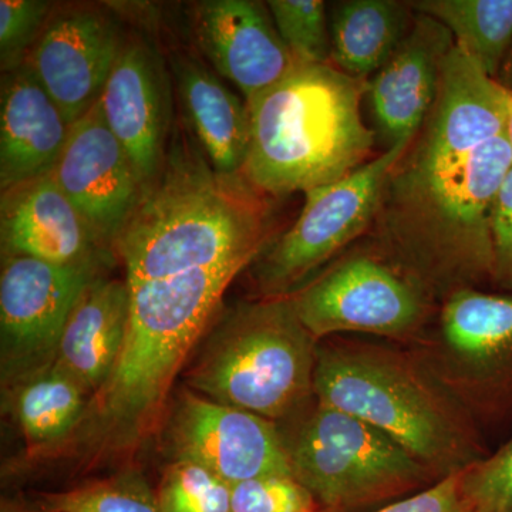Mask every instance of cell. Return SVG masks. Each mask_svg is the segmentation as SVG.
<instances>
[{
  "mask_svg": "<svg viewBox=\"0 0 512 512\" xmlns=\"http://www.w3.org/2000/svg\"><path fill=\"white\" fill-rule=\"evenodd\" d=\"M511 168L505 136L450 170L394 167L376 212L379 237L397 269L426 295L448 296L493 278L491 225Z\"/></svg>",
  "mask_w": 512,
  "mask_h": 512,
  "instance_id": "cell-1",
  "label": "cell"
},
{
  "mask_svg": "<svg viewBox=\"0 0 512 512\" xmlns=\"http://www.w3.org/2000/svg\"><path fill=\"white\" fill-rule=\"evenodd\" d=\"M251 262L163 281L127 282L130 323L106 383L90 397L76 439L92 451H121L153 431L175 377L187 366L231 282Z\"/></svg>",
  "mask_w": 512,
  "mask_h": 512,
  "instance_id": "cell-2",
  "label": "cell"
},
{
  "mask_svg": "<svg viewBox=\"0 0 512 512\" xmlns=\"http://www.w3.org/2000/svg\"><path fill=\"white\" fill-rule=\"evenodd\" d=\"M265 197L242 175L217 173L201 158L174 161L144 192L114 245L127 282L254 264L268 247Z\"/></svg>",
  "mask_w": 512,
  "mask_h": 512,
  "instance_id": "cell-3",
  "label": "cell"
},
{
  "mask_svg": "<svg viewBox=\"0 0 512 512\" xmlns=\"http://www.w3.org/2000/svg\"><path fill=\"white\" fill-rule=\"evenodd\" d=\"M367 83L330 63H296L245 101L251 138L242 177L278 197L335 183L365 165L375 146L360 110Z\"/></svg>",
  "mask_w": 512,
  "mask_h": 512,
  "instance_id": "cell-4",
  "label": "cell"
},
{
  "mask_svg": "<svg viewBox=\"0 0 512 512\" xmlns=\"http://www.w3.org/2000/svg\"><path fill=\"white\" fill-rule=\"evenodd\" d=\"M202 338L184 367L192 392L272 421L301 412L313 396L316 339L291 299L242 303Z\"/></svg>",
  "mask_w": 512,
  "mask_h": 512,
  "instance_id": "cell-5",
  "label": "cell"
},
{
  "mask_svg": "<svg viewBox=\"0 0 512 512\" xmlns=\"http://www.w3.org/2000/svg\"><path fill=\"white\" fill-rule=\"evenodd\" d=\"M316 403L365 421L441 478L477 463L451 404L412 365L377 349H316Z\"/></svg>",
  "mask_w": 512,
  "mask_h": 512,
  "instance_id": "cell-6",
  "label": "cell"
},
{
  "mask_svg": "<svg viewBox=\"0 0 512 512\" xmlns=\"http://www.w3.org/2000/svg\"><path fill=\"white\" fill-rule=\"evenodd\" d=\"M284 440L292 476L322 512L369 507L410 493L433 478L382 431L318 403Z\"/></svg>",
  "mask_w": 512,
  "mask_h": 512,
  "instance_id": "cell-7",
  "label": "cell"
},
{
  "mask_svg": "<svg viewBox=\"0 0 512 512\" xmlns=\"http://www.w3.org/2000/svg\"><path fill=\"white\" fill-rule=\"evenodd\" d=\"M410 143L389 148L352 174L305 192L298 220L254 261L264 298H288L375 220L387 180Z\"/></svg>",
  "mask_w": 512,
  "mask_h": 512,
  "instance_id": "cell-8",
  "label": "cell"
},
{
  "mask_svg": "<svg viewBox=\"0 0 512 512\" xmlns=\"http://www.w3.org/2000/svg\"><path fill=\"white\" fill-rule=\"evenodd\" d=\"M104 259L57 265L29 256H2L0 370L6 390L55 365L74 305Z\"/></svg>",
  "mask_w": 512,
  "mask_h": 512,
  "instance_id": "cell-9",
  "label": "cell"
},
{
  "mask_svg": "<svg viewBox=\"0 0 512 512\" xmlns=\"http://www.w3.org/2000/svg\"><path fill=\"white\" fill-rule=\"evenodd\" d=\"M316 340L342 332L403 336L426 315V293L397 268L353 256L288 296Z\"/></svg>",
  "mask_w": 512,
  "mask_h": 512,
  "instance_id": "cell-10",
  "label": "cell"
},
{
  "mask_svg": "<svg viewBox=\"0 0 512 512\" xmlns=\"http://www.w3.org/2000/svg\"><path fill=\"white\" fill-rule=\"evenodd\" d=\"M174 461L207 468L225 483L292 476L284 434L275 421L225 406L184 387L167 430Z\"/></svg>",
  "mask_w": 512,
  "mask_h": 512,
  "instance_id": "cell-11",
  "label": "cell"
},
{
  "mask_svg": "<svg viewBox=\"0 0 512 512\" xmlns=\"http://www.w3.org/2000/svg\"><path fill=\"white\" fill-rule=\"evenodd\" d=\"M510 97L454 43L441 64L433 106L399 164L433 173L463 163L478 147L504 136Z\"/></svg>",
  "mask_w": 512,
  "mask_h": 512,
  "instance_id": "cell-12",
  "label": "cell"
},
{
  "mask_svg": "<svg viewBox=\"0 0 512 512\" xmlns=\"http://www.w3.org/2000/svg\"><path fill=\"white\" fill-rule=\"evenodd\" d=\"M104 247H114L144 190L120 141L111 133L100 100L70 126L52 173Z\"/></svg>",
  "mask_w": 512,
  "mask_h": 512,
  "instance_id": "cell-13",
  "label": "cell"
},
{
  "mask_svg": "<svg viewBox=\"0 0 512 512\" xmlns=\"http://www.w3.org/2000/svg\"><path fill=\"white\" fill-rule=\"evenodd\" d=\"M121 46L109 16L70 6L49 16L26 64L72 126L99 103Z\"/></svg>",
  "mask_w": 512,
  "mask_h": 512,
  "instance_id": "cell-14",
  "label": "cell"
},
{
  "mask_svg": "<svg viewBox=\"0 0 512 512\" xmlns=\"http://www.w3.org/2000/svg\"><path fill=\"white\" fill-rule=\"evenodd\" d=\"M100 106L146 192L163 171L170 121L163 64L150 46L141 40L123 42Z\"/></svg>",
  "mask_w": 512,
  "mask_h": 512,
  "instance_id": "cell-15",
  "label": "cell"
},
{
  "mask_svg": "<svg viewBox=\"0 0 512 512\" xmlns=\"http://www.w3.org/2000/svg\"><path fill=\"white\" fill-rule=\"evenodd\" d=\"M194 35L215 72L254 99L296 62L268 6L254 0H207L194 9Z\"/></svg>",
  "mask_w": 512,
  "mask_h": 512,
  "instance_id": "cell-16",
  "label": "cell"
},
{
  "mask_svg": "<svg viewBox=\"0 0 512 512\" xmlns=\"http://www.w3.org/2000/svg\"><path fill=\"white\" fill-rule=\"evenodd\" d=\"M453 46L446 26L417 13L402 43L367 83L366 96L386 150L412 143L419 133L436 99L441 64Z\"/></svg>",
  "mask_w": 512,
  "mask_h": 512,
  "instance_id": "cell-17",
  "label": "cell"
},
{
  "mask_svg": "<svg viewBox=\"0 0 512 512\" xmlns=\"http://www.w3.org/2000/svg\"><path fill=\"white\" fill-rule=\"evenodd\" d=\"M2 256L70 265L104 259L101 244L52 174L2 192Z\"/></svg>",
  "mask_w": 512,
  "mask_h": 512,
  "instance_id": "cell-18",
  "label": "cell"
},
{
  "mask_svg": "<svg viewBox=\"0 0 512 512\" xmlns=\"http://www.w3.org/2000/svg\"><path fill=\"white\" fill-rule=\"evenodd\" d=\"M70 124L28 64L2 76L0 188L2 192L55 170Z\"/></svg>",
  "mask_w": 512,
  "mask_h": 512,
  "instance_id": "cell-19",
  "label": "cell"
},
{
  "mask_svg": "<svg viewBox=\"0 0 512 512\" xmlns=\"http://www.w3.org/2000/svg\"><path fill=\"white\" fill-rule=\"evenodd\" d=\"M130 323L127 279H94L74 305L55 366L90 397L106 383L123 349Z\"/></svg>",
  "mask_w": 512,
  "mask_h": 512,
  "instance_id": "cell-20",
  "label": "cell"
},
{
  "mask_svg": "<svg viewBox=\"0 0 512 512\" xmlns=\"http://www.w3.org/2000/svg\"><path fill=\"white\" fill-rule=\"evenodd\" d=\"M447 348L497 396L512 397V295L460 289L441 312Z\"/></svg>",
  "mask_w": 512,
  "mask_h": 512,
  "instance_id": "cell-21",
  "label": "cell"
},
{
  "mask_svg": "<svg viewBox=\"0 0 512 512\" xmlns=\"http://www.w3.org/2000/svg\"><path fill=\"white\" fill-rule=\"evenodd\" d=\"M175 74L185 114L211 167L231 177L242 175L251 138L247 103L194 60L175 62Z\"/></svg>",
  "mask_w": 512,
  "mask_h": 512,
  "instance_id": "cell-22",
  "label": "cell"
},
{
  "mask_svg": "<svg viewBox=\"0 0 512 512\" xmlns=\"http://www.w3.org/2000/svg\"><path fill=\"white\" fill-rule=\"evenodd\" d=\"M409 2L345 0L335 3L330 22V64L365 79L390 59L412 26Z\"/></svg>",
  "mask_w": 512,
  "mask_h": 512,
  "instance_id": "cell-23",
  "label": "cell"
},
{
  "mask_svg": "<svg viewBox=\"0 0 512 512\" xmlns=\"http://www.w3.org/2000/svg\"><path fill=\"white\" fill-rule=\"evenodd\" d=\"M12 393L13 416L33 448H49L69 439L82 423L90 396L55 366L23 380Z\"/></svg>",
  "mask_w": 512,
  "mask_h": 512,
  "instance_id": "cell-24",
  "label": "cell"
},
{
  "mask_svg": "<svg viewBox=\"0 0 512 512\" xmlns=\"http://www.w3.org/2000/svg\"><path fill=\"white\" fill-rule=\"evenodd\" d=\"M409 5L446 26L456 46L497 80L512 45V0H419Z\"/></svg>",
  "mask_w": 512,
  "mask_h": 512,
  "instance_id": "cell-25",
  "label": "cell"
},
{
  "mask_svg": "<svg viewBox=\"0 0 512 512\" xmlns=\"http://www.w3.org/2000/svg\"><path fill=\"white\" fill-rule=\"evenodd\" d=\"M37 504L46 512H161L157 491L136 473L42 494Z\"/></svg>",
  "mask_w": 512,
  "mask_h": 512,
  "instance_id": "cell-26",
  "label": "cell"
},
{
  "mask_svg": "<svg viewBox=\"0 0 512 512\" xmlns=\"http://www.w3.org/2000/svg\"><path fill=\"white\" fill-rule=\"evenodd\" d=\"M266 6L296 63L329 64L330 29L325 2L269 0Z\"/></svg>",
  "mask_w": 512,
  "mask_h": 512,
  "instance_id": "cell-27",
  "label": "cell"
},
{
  "mask_svg": "<svg viewBox=\"0 0 512 512\" xmlns=\"http://www.w3.org/2000/svg\"><path fill=\"white\" fill-rule=\"evenodd\" d=\"M157 498L161 512H231V485L190 461L165 470Z\"/></svg>",
  "mask_w": 512,
  "mask_h": 512,
  "instance_id": "cell-28",
  "label": "cell"
},
{
  "mask_svg": "<svg viewBox=\"0 0 512 512\" xmlns=\"http://www.w3.org/2000/svg\"><path fill=\"white\" fill-rule=\"evenodd\" d=\"M50 15L52 5L45 0L0 2V63L3 74L13 72L26 63Z\"/></svg>",
  "mask_w": 512,
  "mask_h": 512,
  "instance_id": "cell-29",
  "label": "cell"
},
{
  "mask_svg": "<svg viewBox=\"0 0 512 512\" xmlns=\"http://www.w3.org/2000/svg\"><path fill=\"white\" fill-rule=\"evenodd\" d=\"M231 512H322L293 476H264L231 485Z\"/></svg>",
  "mask_w": 512,
  "mask_h": 512,
  "instance_id": "cell-30",
  "label": "cell"
},
{
  "mask_svg": "<svg viewBox=\"0 0 512 512\" xmlns=\"http://www.w3.org/2000/svg\"><path fill=\"white\" fill-rule=\"evenodd\" d=\"M464 487L477 512H512V439L493 456L467 467Z\"/></svg>",
  "mask_w": 512,
  "mask_h": 512,
  "instance_id": "cell-31",
  "label": "cell"
},
{
  "mask_svg": "<svg viewBox=\"0 0 512 512\" xmlns=\"http://www.w3.org/2000/svg\"><path fill=\"white\" fill-rule=\"evenodd\" d=\"M464 471L466 468L373 512H476L466 494Z\"/></svg>",
  "mask_w": 512,
  "mask_h": 512,
  "instance_id": "cell-32",
  "label": "cell"
},
{
  "mask_svg": "<svg viewBox=\"0 0 512 512\" xmlns=\"http://www.w3.org/2000/svg\"><path fill=\"white\" fill-rule=\"evenodd\" d=\"M491 239H493V278L491 279L500 288L512 292V168L495 202Z\"/></svg>",
  "mask_w": 512,
  "mask_h": 512,
  "instance_id": "cell-33",
  "label": "cell"
},
{
  "mask_svg": "<svg viewBox=\"0 0 512 512\" xmlns=\"http://www.w3.org/2000/svg\"><path fill=\"white\" fill-rule=\"evenodd\" d=\"M497 82L512 93V45L508 50V55L505 57L503 66H501L500 73H498Z\"/></svg>",
  "mask_w": 512,
  "mask_h": 512,
  "instance_id": "cell-34",
  "label": "cell"
},
{
  "mask_svg": "<svg viewBox=\"0 0 512 512\" xmlns=\"http://www.w3.org/2000/svg\"><path fill=\"white\" fill-rule=\"evenodd\" d=\"M0 512H46L40 507L39 504L25 505L20 503H15V501H3L2 503V511Z\"/></svg>",
  "mask_w": 512,
  "mask_h": 512,
  "instance_id": "cell-35",
  "label": "cell"
},
{
  "mask_svg": "<svg viewBox=\"0 0 512 512\" xmlns=\"http://www.w3.org/2000/svg\"><path fill=\"white\" fill-rule=\"evenodd\" d=\"M505 138H507L508 143H510L512 150V93L510 97V106H508V117L507 124H505Z\"/></svg>",
  "mask_w": 512,
  "mask_h": 512,
  "instance_id": "cell-36",
  "label": "cell"
},
{
  "mask_svg": "<svg viewBox=\"0 0 512 512\" xmlns=\"http://www.w3.org/2000/svg\"><path fill=\"white\" fill-rule=\"evenodd\" d=\"M477 512V511H476Z\"/></svg>",
  "mask_w": 512,
  "mask_h": 512,
  "instance_id": "cell-37",
  "label": "cell"
}]
</instances>
